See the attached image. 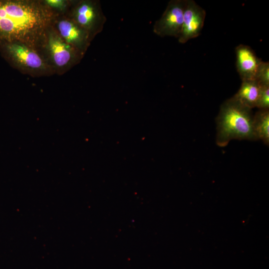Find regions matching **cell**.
Returning a JSON list of instances; mask_svg holds the SVG:
<instances>
[{"mask_svg":"<svg viewBox=\"0 0 269 269\" xmlns=\"http://www.w3.org/2000/svg\"><path fill=\"white\" fill-rule=\"evenodd\" d=\"M7 58L17 66L29 71L44 70L46 65L42 58L31 47L20 43L2 45Z\"/></svg>","mask_w":269,"mask_h":269,"instance_id":"5b68a950","label":"cell"},{"mask_svg":"<svg viewBox=\"0 0 269 269\" xmlns=\"http://www.w3.org/2000/svg\"><path fill=\"white\" fill-rule=\"evenodd\" d=\"M47 48L53 63L58 67L71 65L78 62L83 55L54 32L48 35Z\"/></svg>","mask_w":269,"mask_h":269,"instance_id":"52a82bcc","label":"cell"},{"mask_svg":"<svg viewBox=\"0 0 269 269\" xmlns=\"http://www.w3.org/2000/svg\"><path fill=\"white\" fill-rule=\"evenodd\" d=\"M253 128L257 139L269 144V109H259L253 117Z\"/></svg>","mask_w":269,"mask_h":269,"instance_id":"8fae6325","label":"cell"},{"mask_svg":"<svg viewBox=\"0 0 269 269\" xmlns=\"http://www.w3.org/2000/svg\"><path fill=\"white\" fill-rule=\"evenodd\" d=\"M74 6L71 19L88 32L92 38L103 30L107 18L99 1L81 0Z\"/></svg>","mask_w":269,"mask_h":269,"instance_id":"3957f363","label":"cell"},{"mask_svg":"<svg viewBox=\"0 0 269 269\" xmlns=\"http://www.w3.org/2000/svg\"><path fill=\"white\" fill-rule=\"evenodd\" d=\"M242 81L239 90L233 97L242 105L250 109L257 107L260 94L261 85L255 79Z\"/></svg>","mask_w":269,"mask_h":269,"instance_id":"30bf717a","label":"cell"},{"mask_svg":"<svg viewBox=\"0 0 269 269\" xmlns=\"http://www.w3.org/2000/svg\"><path fill=\"white\" fill-rule=\"evenodd\" d=\"M186 0H171L161 16L153 24V31L164 37L178 38L182 27Z\"/></svg>","mask_w":269,"mask_h":269,"instance_id":"277c9868","label":"cell"},{"mask_svg":"<svg viewBox=\"0 0 269 269\" xmlns=\"http://www.w3.org/2000/svg\"><path fill=\"white\" fill-rule=\"evenodd\" d=\"M261 85V91L257 108L259 109H269V85Z\"/></svg>","mask_w":269,"mask_h":269,"instance_id":"4fadbf2b","label":"cell"},{"mask_svg":"<svg viewBox=\"0 0 269 269\" xmlns=\"http://www.w3.org/2000/svg\"><path fill=\"white\" fill-rule=\"evenodd\" d=\"M61 38L68 44L84 53L92 39L85 30L71 19L60 20L57 25Z\"/></svg>","mask_w":269,"mask_h":269,"instance_id":"ba28073f","label":"cell"},{"mask_svg":"<svg viewBox=\"0 0 269 269\" xmlns=\"http://www.w3.org/2000/svg\"><path fill=\"white\" fill-rule=\"evenodd\" d=\"M52 16L48 6L37 1L0 0V44L31 47L41 38Z\"/></svg>","mask_w":269,"mask_h":269,"instance_id":"6da1fadb","label":"cell"},{"mask_svg":"<svg viewBox=\"0 0 269 269\" xmlns=\"http://www.w3.org/2000/svg\"><path fill=\"white\" fill-rule=\"evenodd\" d=\"M46 5L50 7H54L58 9H64L68 2L63 0H46L45 2Z\"/></svg>","mask_w":269,"mask_h":269,"instance_id":"5bb4252c","label":"cell"},{"mask_svg":"<svg viewBox=\"0 0 269 269\" xmlns=\"http://www.w3.org/2000/svg\"><path fill=\"white\" fill-rule=\"evenodd\" d=\"M206 15L205 9L193 0H186L183 23L178 40L184 44L198 37L203 27Z\"/></svg>","mask_w":269,"mask_h":269,"instance_id":"8992f818","label":"cell"},{"mask_svg":"<svg viewBox=\"0 0 269 269\" xmlns=\"http://www.w3.org/2000/svg\"><path fill=\"white\" fill-rule=\"evenodd\" d=\"M235 52L237 70L242 81L255 79L256 71L262 60L248 45H238Z\"/></svg>","mask_w":269,"mask_h":269,"instance_id":"9c48e42d","label":"cell"},{"mask_svg":"<svg viewBox=\"0 0 269 269\" xmlns=\"http://www.w3.org/2000/svg\"><path fill=\"white\" fill-rule=\"evenodd\" d=\"M252 109L240 103L233 97L221 105L216 118V142L220 147L233 139L257 140L254 131Z\"/></svg>","mask_w":269,"mask_h":269,"instance_id":"7a4b0ae2","label":"cell"},{"mask_svg":"<svg viewBox=\"0 0 269 269\" xmlns=\"http://www.w3.org/2000/svg\"><path fill=\"white\" fill-rule=\"evenodd\" d=\"M255 80L260 85H269V63L262 61L256 72Z\"/></svg>","mask_w":269,"mask_h":269,"instance_id":"7c38bea8","label":"cell"}]
</instances>
